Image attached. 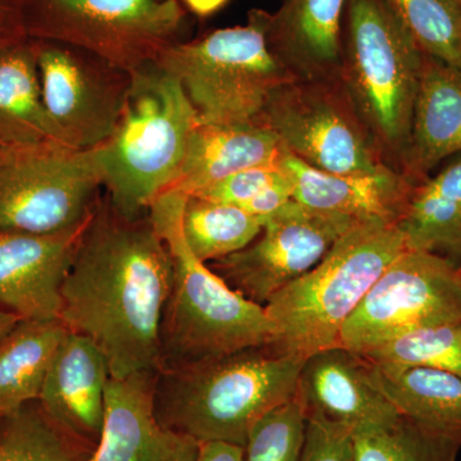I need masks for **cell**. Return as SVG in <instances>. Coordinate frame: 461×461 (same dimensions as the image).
Segmentation results:
<instances>
[{"label": "cell", "mask_w": 461, "mask_h": 461, "mask_svg": "<svg viewBox=\"0 0 461 461\" xmlns=\"http://www.w3.org/2000/svg\"><path fill=\"white\" fill-rule=\"evenodd\" d=\"M171 284V256L149 212L123 217L103 193L63 282L59 320L98 346L112 378L158 372Z\"/></svg>", "instance_id": "6da1fadb"}, {"label": "cell", "mask_w": 461, "mask_h": 461, "mask_svg": "<svg viewBox=\"0 0 461 461\" xmlns=\"http://www.w3.org/2000/svg\"><path fill=\"white\" fill-rule=\"evenodd\" d=\"M303 363L267 345L159 369L153 387L158 420L199 444L244 447L260 418L295 397Z\"/></svg>", "instance_id": "7a4b0ae2"}, {"label": "cell", "mask_w": 461, "mask_h": 461, "mask_svg": "<svg viewBox=\"0 0 461 461\" xmlns=\"http://www.w3.org/2000/svg\"><path fill=\"white\" fill-rule=\"evenodd\" d=\"M186 199L177 191H165L149 206V217L172 260L171 290L160 323L159 369L272 341L266 308L233 290L191 251L182 230Z\"/></svg>", "instance_id": "3957f363"}, {"label": "cell", "mask_w": 461, "mask_h": 461, "mask_svg": "<svg viewBox=\"0 0 461 461\" xmlns=\"http://www.w3.org/2000/svg\"><path fill=\"white\" fill-rule=\"evenodd\" d=\"M196 108L176 76L157 62L131 72V85L113 135L96 148L103 190L118 213L147 215L180 172Z\"/></svg>", "instance_id": "277c9868"}, {"label": "cell", "mask_w": 461, "mask_h": 461, "mask_svg": "<svg viewBox=\"0 0 461 461\" xmlns=\"http://www.w3.org/2000/svg\"><path fill=\"white\" fill-rule=\"evenodd\" d=\"M424 53L384 0H348L339 81L382 159L402 173Z\"/></svg>", "instance_id": "5b68a950"}, {"label": "cell", "mask_w": 461, "mask_h": 461, "mask_svg": "<svg viewBox=\"0 0 461 461\" xmlns=\"http://www.w3.org/2000/svg\"><path fill=\"white\" fill-rule=\"evenodd\" d=\"M396 224H357L312 271L264 305L272 323L269 348L305 360L339 345L346 321L384 269L405 250Z\"/></svg>", "instance_id": "8992f818"}, {"label": "cell", "mask_w": 461, "mask_h": 461, "mask_svg": "<svg viewBox=\"0 0 461 461\" xmlns=\"http://www.w3.org/2000/svg\"><path fill=\"white\" fill-rule=\"evenodd\" d=\"M157 63L181 81L200 123L258 122L273 91L297 78L272 50L267 12L258 8L247 25L177 42Z\"/></svg>", "instance_id": "52a82bcc"}, {"label": "cell", "mask_w": 461, "mask_h": 461, "mask_svg": "<svg viewBox=\"0 0 461 461\" xmlns=\"http://www.w3.org/2000/svg\"><path fill=\"white\" fill-rule=\"evenodd\" d=\"M186 12L180 0H26L30 39L90 51L133 72L181 42Z\"/></svg>", "instance_id": "ba28073f"}, {"label": "cell", "mask_w": 461, "mask_h": 461, "mask_svg": "<svg viewBox=\"0 0 461 461\" xmlns=\"http://www.w3.org/2000/svg\"><path fill=\"white\" fill-rule=\"evenodd\" d=\"M102 189L96 149L59 142L0 149V230L51 235L77 229Z\"/></svg>", "instance_id": "9c48e42d"}, {"label": "cell", "mask_w": 461, "mask_h": 461, "mask_svg": "<svg viewBox=\"0 0 461 461\" xmlns=\"http://www.w3.org/2000/svg\"><path fill=\"white\" fill-rule=\"evenodd\" d=\"M258 122L282 147L321 171L369 175L391 168L382 159L339 80H296L267 100Z\"/></svg>", "instance_id": "30bf717a"}, {"label": "cell", "mask_w": 461, "mask_h": 461, "mask_svg": "<svg viewBox=\"0 0 461 461\" xmlns=\"http://www.w3.org/2000/svg\"><path fill=\"white\" fill-rule=\"evenodd\" d=\"M461 321V264L405 249L346 321L339 346L364 354L412 330Z\"/></svg>", "instance_id": "8fae6325"}, {"label": "cell", "mask_w": 461, "mask_h": 461, "mask_svg": "<svg viewBox=\"0 0 461 461\" xmlns=\"http://www.w3.org/2000/svg\"><path fill=\"white\" fill-rule=\"evenodd\" d=\"M32 41L42 100L63 144L77 150L99 148L117 127L131 72L72 45Z\"/></svg>", "instance_id": "7c38bea8"}, {"label": "cell", "mask_w": 461, "mask_h": 461, "mask_svg": "<svg viewBox=\"0 0 461 461\" xmlns=\"http://www.w3.org/2000/svg\"><path fill=\"white\" fill-rule=\"evenodd\" d=\"M360 223L363 221L313 211L290 200L264 222L250 245L206 264L233 290L264 306L282 288L312 271Z\"/></svg>", "instance_id": "4fadbf2b"}, {"label": "cell", "mask_w": 461, "mask_h": 461, "mask_svg": "<svg viewBox=\"0 0 461 461\" xmlns=\"http://www.w3.org/2000/svg\"><path fill=\"white\" fill-rule=\"evenodd\" d=\"M86 223L51 235L0 230V309L20 320H59L60 290Z\"/></svg>", "instance_id": "5bb4252c"}, {"label": "cell", "mask_w": 461, "mask_h": 461, "mask_svg": "<svg viewBox=\"0 0 461 461\" xmlns=\"http://www.w3.org/2000/svg\"><path fill=\"white\" fill-rule=\"evenodd\" d=\"M157 372L109 378L102 437L89 461H196L199 442L160 423L154 409Z\"/></svg>", "instance_id": "9a60e30c"}, {"label": "cell", "mask_w": 461, "mask_h": 461, "mask_svg": "<svg viewBox=\"0 0 461 461\" xmlns=\"http://www.w3.org/2000/svg\"><path fill=\"white\" fill-rule=\"evenodd\" d=\"M295 397L306 417L321 415L353 433L386 426L399 417L373 384L366 357L339 345L306 357Z\"/></svg>", "instance_id": "2e32d148"}, {"label": "cell", "mask_w": 461, "mask_h": 461, "mask_svg": "<svg viewBox=\"0 0 461 461\" xmlns=\"http://www.w3.org/2000/svg\"><path fill=\"white\" fill-rule=\"evenodd\" d=\"M111 378L107 357L80 333L67 330L42 384L39 403L58 427L96 447Z\"/></svg>", "instance_id": "e0dca14e"}, {"label": "cell", "mask_w": 461, "mask_h": 461, "mask_svg": "<svg viewBox=\"0 0 461 461\" xmlns=\"http://www.w3.org/2000/svg\"><path fill=\"white\" fill-rule=\"evenodd\" d=\"M278 165L293 186V200L324 213L346 215L363 222L397 224L415 185L388 168L369 175L321 171L282 147Z\"/></svg>", "instance_id": "ac0fdd59"}, {"label": "cell", "mask_w": 461, "mask_h": 461, "mask_svg": "<svg viewBox=\"0 0 461 461\" xmlns=\"http://www.w3.org/2000/svg\"><path fill=\"white\" fill-rule=\"evenodd\" d=\"M348 0H284L267 12V39L300 80H339Z\"/></svg>", "instance_id": "d6986e66"}, {"label": "cell", "mask_w": 461, "mask_h": 461, "mask_svg": "<svg viewBox=\"0 0 461 461\" xmlns=\"http://www.w3.org/2000/svg\"><path fill=\"white\" fill-rule=\"evenodd\" d=\"M461 153V68L424 54L402 173L414 185Z\"/></svg>", "instance_id": "ffe728a7"}, {"label": "cell", "mask_w": 461, "mask_h": 461, "mask_svg": "<svg viewBox=\"0 0 461 461\" xmlns=\"http://www.w3.org/2000/svg\"><path fill=\"white\" fill-rule=\"evenodd\" d=\"M281 153L280 139L262 123L199 122L191 132L180 172L166 191L195 195L235 173L272 165Z\"/></svg>", "instance_id": "44dd1931"}, {"label": "cell", "mask_w": 461, "mask_h": 461, "mask_svg": "<svg viewBox=\"0 0 461 461\" xmlns=\"http://www.w3.org/2000/svg\"><path fill=\"white\" fill-rule=\"evenodd\" d=\"M366 362L373 384L400 415L461 446L459 375L429 366Z\"/></svg>", "instance_id": "7402d4cb"}, {"label": "cell", "mask_w": 461, "mask_h": 461, "mask_svg": "<svg viewBox=\"0 0 461 461\" xmlns=\"http://www.w3.org/2000/svg\"><path fill=\"white\" fill-rule=\"evenodd\" d=\"M63 144L42 100L32 39L0 50V149Z\"/></svg>", "instance_id": "603a6c76"}, {"label": "cell", "mask_w": 461, "mask_h": 461, "mask_svg": "<svg viewBox=\"0 0 461 461\" xmlns=\"http://www.w3.org/2000/svg\"><path fill=\"white\" fill-rule=\"evenodd\" d=\"M396 226L406 249L461 264V153L433 177L415 185Z\"/></svg>", "instance_id": "cb8c5ba5"}, {"label": "cell", "mask_w": 461, "mask_h": 461, "mask_svg": "<svg viewBox=\"0 0 461 461\" xmlns=\"http://www.w3.org/2000/svg\"><path fill=\"white\" fill-rule=\"evenodd\" d=\"M67 330L60 320H20L0 339V418L38 402Z\"/></svg>", "instance_id": "d4e9b609"}, {"label": "cell", "mask_w": 461, "mask_h": 461, "mask_svg": "<svg viewBox=\"0 0 461 461\" xmlns=\"http://www.w3.org/2000/svg\"><path fill=\"white\" fill-rule=\"evenodd\" d=\"M182 230L196 258L211 263L250 245L263 223L239 206L190 195L182 212Z\"/></svg>", "instance_id": "484cf974"}, {"label": "cell", "mask_w": 461, "mask_h": 461, "mask_svg": "<svg viewBox=\"0 0 461 461\" xmlns=\"http://www.w3.org/2000/svg\"><path fill=\"white\" fill-rule=\"evenodd\" d=\"M94 450L58 427L39 402L0 421V461H89Z\"/></svg>", "instance_id": "4316f807"}, {"label": "cell", "mask_w": 461, "mask_h": 461, "mask_svg": "<svg viewBox=\"0 0 461 461\" xmlns=\"http://www.w3.org/2000/svg\"><path fill=\"white\" fill-rule=\"evenodd\" d=\"M354 461H456L461 446L450 437L399 417L386 426L353 433Z\"/></svg>", "instance_id": "83f0119b"}, {"label": "cell", "mask_w": 461, "mask_h": 461, "mask_svg": "<svg viewBox=\"0 0 461 461\" xmlns=\"http://www.w3.org/2000/svg\"><path fill=\"white\" fill-rule=\"evenodd\" d=\"M427 56L461 68V0H384Z\"/></svg>", "instance_id": "f1b7e54d"}, {"label": "cell", "mask_w": 461, "mask_h": 461, "mask_svg": "<svg viewBox=\"0 0 461 461\" xmlns=\"http://www.w3.org/2000/svg\"><path fill=\"white\" fill-rule=\"evenodd\" d=\"M360 355L371 362L429 366L461 377V321L412 330Z\"/></svg>", "instance_id": "f546056e"}, {"label": "cell", "mask_w": 461, "mask_h": 461, "mask_svg": "<svg viewBox=\"0 0 461 461\" xmlns=\"http://www.w3.org/2000/svg\"><path fill=\"white\" fill-rule=\"evenodd\" d=\"M306 418L294 397L254 424L244 445V461H300L304 447Z\"/></svg>", "instance_id": "4dcf8cb0"}, {"label": "cell", "mask_w": 461, "mask_h": 461, "mask_svg": "<svg viewBox=\"0 0 461 461\" xmlns=\"http://www.w3.org/2000/svg\"><path fill=\"white\" fill-rule=\"evenodd\" d=\"M300 461H354L353 432L318 414L308 415Z\"/></svg>", "instance_id": "1f68e13d"}, {"label": "cell", "mask_w": 461, "mask_h": 461, "mask_svg": "<svg viewBox=\"0 0 461 461\" xmlns=\"http://www.w3.org/2000/svg\"><path fill=\"white\" fill-rule=\"evenodd\" d=\"M281 177H284V171L277 160L272 165L253 167V168L235 173L226 180L218 182L214 186L195 194V195L241 208L247 204L249 200L253 199L254 196L262 193L269 185L275 184Z\"/></svg>", "instance_id": "d6a6232c"}, {"label": "cell", "mask_w": 461, "mask_h": 461, "mask_svg": "<svg viewBox=\"0 0 461 461\" xmlns=\"http://www.w3.org/2000/svg\"><path fill=\"white\" fill-rule=\"evenodd\" d=\"M290 200H293V186L284 173V177L269 185L262 193L258 194L247 204L241 206L242 211L258 218L264 224L269 217L277 213Z\"/></svg>", "instance_id": "836d02e7"}, {"label": "cell", "mask_w": 461, "mask_h": 461, "mask_svg": "<svg viewBox=\"0 0 461 461\" xmlns=\"http://www.w3.org/2000/svg\"><path fill=\"white\" fill-rule=\"evenodd\" d=\"M26 0H0V50L29 38L25 26Z\"/></svg>", "instance_id": "e575fe53"}, {"label": "cell", "mask_w": 461, "mask_h": 461, "mask_svg": "<svg viewBox=\"0 0 461 461\" xmlns=\"http://www.w3.org/2000/svg\"><path fill=\"white\" fill-rule=\"evenodd\" d=\"M196 461H244V447L227 442H202Z\"/></svg>", "instance_id": "d590c367"}, {"label": "cell", "mask_w": 461, "mask_h": 461, "mask_svg": "<svg viewBox=\"0 0 461 461\" xmlns=\"http://www.w3.org/2000/svg\"><path fill=\"white\" fill-rule=\"evenodd\" d=\"M182 5L199 17H208L220 11L229 0H181Z\"/></svg>", "instance_id": "8d00e7d4"}, {"label": "cell", "mask_w": 461, "mask_h": 461, "mask_svg": "<svg viewBox=\"0 0 461 461\" xmlns=\"http://www.w3.org/2000/svg\"><path fill=\"white\" fill-rule=\"evenodd\" d=\"M20 321V318L16 314L11 313V312L0 309V339L5 338V335L14 329V324Z\"/></svg>", "instance_id": "74e56055"}, {"label": "cell", "mask_w": 461, "mask_h": 461, "mask_svg": "<svg viewBox=\"0 0 461 461\" xmlns=\"http://www.w3.org/2000/svg\"><path fill=\"white\" fill-rule=\"evenodd\" d=\"M0 421H2V418H0Z\"/></svg>", "instance_id": "f35d334b"}]
</instances>
